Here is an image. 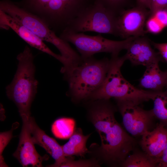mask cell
Returning <instances> with one entry per match:
<instances>
[{
  "instance_id": "obj_18",
  "label": "cell",
  "mask_w": 167,
  "mask_h": 167,
  "mask_svg": "<svg viewBox=\"0 0 167 167\" xmlns=\"http://www.w3.org/2000/svg\"><path fill=\"white\" fill-rule=\"evenodd\" d=\"M152 100L153 107L152 110L154 117L167 127V89L156 92Z\"/></svg>"
},
{
  "instance_id": "obj_8",
  "label": "cell",
  "mask_w": 167,
  "mask_h": 167,
  "mask_svg": "<svg viewBox=\"0 0 167 167\" xmlns=\"http://www.w3.org/2000/svg\"><path fill=\"white\" fill-rule=\"evenodd\" d=\"M59 36L74 45L82 59L102 52L111 53V55H118L122 50H126L135 37L131 36L122 41H116L106 38L101 34L90 36L84 32L75 33L66 29L59 34Z\"/></svg>"
},
{
  "instance_id": "obj_25",
  "label": "cell",
  "mask_w": 167,
  "mask_h": 167,
  "mask_svg": "<svg viewBox=\"0 0 167 167\" xmlns=\"http://www.w3.org/2000/svg\"><path fill=\"white\" fill-rule=\"evenodd\" d=\"M167 5V0H152L149 10L150 15L162 10Z\"/></svg>"
},
{
  "instance_id": "obj_19",
  "label": "cell",
  "mask_w": 167,
  "mask_h": 167,
  "mask_svg": "<svg viewBox=\"0 0 167 167\" xmlns=\"http://www.w3.org/2000/svg\"><path fill=\"white\" fill-rule=\"evenodd\" d=\"M75 122L72 118H62L56 120L51 126V130L54 135L61 139L69 138L75 129Z\"/></svg>"
},
{
  "instance_id": "obj_28",
  "label": "cell",
  "mask_w": 167,
  "mask_h": 167,
  "mask_svg": "<svg viewBox=\"0 0 167 167\" xmlns=\"http://www.w3.org/2000/svg\"><path fill=\"white\" fill-rule=\"evenodd\" d=\"M151 1L152 0H136L137 6L149 10Z\"/></svg>"
},
{
  "instance_id": "obj_2",
  "label": "cell",
  "mask_w": 167,
  "mask_h": 167,
  "mask_svg": "<svg viewBox=\"0 0 167 167\" xmlns=\"http://www.w3.org/2000/svg\"><path fill=\"white\" fill-rule=\"evenodd\" d=\"M109 63L110 60L107 58L98 60L92 56L61 70L68 82V94L73 101L89 99L105 81Z\"/></svg>"
},
{
  "instance_id": "obj_16",
  "label": "cell",
  "mask_w": 167,
  "mask_h": 167,
  "mask_svg": "<svg viewBox=\"0 0 167 167\" xmlns=\"http://www.w3.org/2000/svg\"><path fill=\"white\" fill-rule=\"evenodd\" d=\"M159 62H153L146 66V69L139 81V85L141 88L159 92L163 90L165 88L167 72L160 69Z\"/></svg>"
},
{
  "instance_id": "obj_21",
  "label": "cell",
  "mask_w": 167,
  "mask_h": 167,
  "mask_svg": "<svg viewBox=\"0 0 167 167\" xmlns=\"http://www.w3.org/2000/svg\"><path fill=\"white\" fill-rule=\"evenodd\" d=\"M124 167H156L155 159L144 152H135L129 156L122 164Z\"/></svg>"
},
{
  "instance_id": "obj_22",
  "label": "cell",
  "mask_w": 167,
  "mask_h": 167,
  "mask_svg": "<svg viewBox=\"0 0 167 167\" xmlns=\"http://www.w3.org/2000/svg\"><path fill=\"white\" fill-rule=\"evenodd\" d=\"M99 166V161L95 158L75 161L74 160V157L72 156L66 157L65 161L60 167H89Z\"/></svg>"
},
{
  "instance_id": "obj_26",
  "label": "cell",
  "mask_w": 167,
  "mask_h": 167,
  "mask_svg": "<svg viewBox=\"0 0 167 167\" xmlns=\"http://www.w3.org/2000/svg\"><path fill=\"white\" fill-rule=\"evenodd\" d=\"M150 41L151 44L158 51L162 58L167 62V43H157Z\"/></svg>"
},
{
  "instance_id": "obj_13",
  "label": "cell",
  "mask_w": 167,
  "mask_h": 167,
  "mask_svg": "<svg viewBox=\"0 0 167 167\" xmlns=\"http://www.w3.org/2000/svg\"><path fill=\"white\" fill-rule=\"evenodd\" d=\"M150 40L143 36L135 37L126 49L124 55L126 60L134 66L141 65L146 66L162 58L159 53L151 46Z\"/></svg>"
},
{
  "instance_id": "obj_24",
  "label": "cell",
  "mask_w": 167,
  "mask_h": 167,
  "mask_svg": "<svg viewBox=\"0 0 167 167\" xmlns=\"http://www.w3.org/2000/svg\"><path fill=\"white\" fill-rule=\"evenodd\" d=\"M99 0L106 7L118 15L123 11L121 8V7L126 0Z\"/></svg>"
},
{
  "instance_id": "obj_5",
  "label": "cell",
  "mask_w": 167,
  "mask_h": 167,
  "mask_svg": "<svg viewBox=\"0 0 167 167\" xmlns=\"http://www.w3.org/2000/svg\"><path fill=\"white\" fill-rule=\"evenodd\" d=\"M85 0H24L22 7L42 19L59 34L88 6Z\"/></svg>"
},
{
  "instance_id": "obj_30",
  "label": "cell",
  "mask_w": 167,
  "mask_h": 167,
  "mask_svg": "<svg viewBox=\"0 0 167 167\" xmlns=\"http://www.w3.org/2000/svg\"><path fill=\"white\" fill-rule=\"evenodd\" d=\"M164 9L165 10L167 11V5L165 7Z\"/></svg>"
},
{
  "instance_id": "obj_17",
  "label": "cell",
  "mask_w": 167,
  "mask_h": 167,
  "mask_svg": "<svg viewBox=\"0 0 167 167\" xmlns=\"http://www.w3.org/2000/svg\"><path fill=\"white\" fill-rule=\"evenodd\" d=\"M91 134L85 135L80 128H75L68 142L62 146L64 156L66 157L76 156L83 157L91 152L86 146L87 140Z\"/></svg>"
},
{
  "instance_id": "obj_23",
  "label": "cell",
  "mask_w": 167,
  "mask_h": 167,
  "mask_svg": "<svg viewBox=\"0 0 167 167\" xmlns=\"http://www.w3.org/2000/svg\"><path fill=\"white\" fill-rule=\"evenodd\" d=\"M18 123L13 124L11 129L8 131L1 132L0 134V166L8 167L4 161L2 154L7 145L13 137V130L17 128Z\"/></svg>"
},
{
  "instance_id": "obj_9",
  "label": "cell",
  "mask_w": 167,
  "mask_h": 167,
  "mask_svg": "<svg viewBox=\"0 0 167 167\" xmlns=\"http://www.w3.org/2000/svg\"><path fill=\"white\" fill-rule=\"evenodd\" d=\"M126 130L133 136H142L149 131L153 118L152 109H144L131 101L116 100Z\"/></svg>"
},
{
  "instance_id": "obj_7",
  "label": "cell",
  "mask_w": 167,
  "mask_h": 167,
  "mask_svg": "<svg viewBox=\"0 0 167 167\" xmlns=\"http://www.w3.org/2000/svg\"><path fill=\"white\" fill-rule=\"evenodd\" d=\"M118 16L97 0L82 11L66 29L75 33L92 32L118 36Z\"/></svg>"
},
{
  "instance_id": "obj_15",
  "label": "cell",
  "mask_w": 167,
  "mask_h": 167,
  "mask_svg": "<svg viewBox=\"0 0 167 167\" xmlns=\"http://www.w3.org/2000/svg\"><path fill=\"white\" fill-rule=\"evenodd\" d=\"M141 136L140 144L144 152L156 162L167 142V127L160 123L152 131H147Z\"/></svg>"
},
{
  "instance_id": "obj_14",
  "label": "cell",
  "mask_w": 167,
  "mask_h": 167,
  "mask_svg": "<svg viewBox=\"0 0 167 167\" xmlns=\"http://www.w3.org/2000/svg\"><path fill=\"white\" fill-rule=\"evenodd\" d=\"M29 125L32 139L34 144L44 148L55 160V163L48 167H59L65 161L62 146L54 138L47 135L37 125L34 118L30 116Z\"/></svg>"
},
{
  "instance_id": "obj_10",
  "label": "cell",
  "mask_w": 167,
  "mask_h": 167,
  "mask_svg": "<svg viewBox=\"0 0 167 167\" xmlns=\"http://www.w3.org/2000/svg\"><path fill=\"white\" fill-rule=\"evenodd\" d=\"M149 15V10L138 6L123 10L117 17L118 36L125 39L131 36H143L147 33L144 28Z\"/></svg>"
},
{
  "instance_id": "obj_1",
  "label": "cell",
  "mask_w": 167,
  "mask_h": 167,
  "mask_svg": "<svg viewBox=\"0 0 167 167\" xmlns=\"http://www.w3.org/2000/svg\"><path fill=\"white\" fill-rule=\"evenodd\" d=\"M115 111L109 100H99L91 103L88 114L101 139L95 152L96 157L111 166H121L134 150L136 141L116 121Z\"/></svg>"
},
{
  "instance_id": "obj_3",
  "label": "cell",
  "mask_w": 167,
  "mask_h": 167,
  "mask_svg": "<svg viewBox=\"0 0 167 167\" xmlns=\"http://www.w3.org/2000/svg\"><path fill=\"white\" fill-rule=\"evenodd\" d=\"M17 59V69L12 81L6 88V94L17 106L21 118H29L38 83L35 78L34 57L28 46L18 54Z\"/></svg>"
},
{
  "instance_id": "obj_6",
  "label": "cell",
  "mask_w": 167,
  "mask_h": 167,
  "mask_svg": "<svg viewBox=\"0 0 167 167\" xmlns=\"http://www.w3.org/2000/svg\"><path fill=\"white\" fill-rule=\"evenodd\" d=\"M0 10L15 19L43 41L53 44L63 57H68L73 53L74 49L69 42L57 36L48 25L37 15L9 0L0 1Z\"/></svg>"
},
{
  "instance_id": "obj_29",
  "label": "cell",
  "mask_w": 167,
  "mask_h": 167,
  "mask_svg": "<svg viewBox=\"0 0 167 167\" xmlns=\"http://www.w3.org/2000/svg\"><path fill=\"white\" fill-rule=\"evenodd\" d=\"M166 71L167 72V79L165 88L166 89H167V70H166Z\"/></svg>"
},
{
  "instance_id": "obj_12",
  "label": "cell",
  "mask_w": 167,
  "mask_h": 167,
  "mask_svg": "<svg viewBox=\"0 0 167 167\" xmlns=\"http://www.w3.org/2000/svg\"><path fill=\"white\" fill-rule=\"evenodd\" d=\"M0 28H11L31 46L54 58L62 64L66 60L60 54H55L51 50L39 37L20 24L15 19L0 10Z\"/></svg>"
},
{
  "instance_id": "obj_27",
  "label": "cell",
  "mask_w": 167,
  "mask_h": 167,
  "mask_svg": "<svg viewBox=\"0 0 167 167\" xmlns=\"http://www.w3.org/2000/svg\"><path fill=\"white\" fill-rule=\"evenodd\" d=\"M156 167H167V142L160 156L156 160Z\"/></svg>"
},
{
  "instance_id": "obj_20",
  "label": "cell",
  "mask_w": 167,
  "mask_h": 167,
  "mask_svg": "<svg viewBox=\"0 0 167 167\" xmlns=\"http://www.w3.org/2000/svg\"><path fill=\"white\" fill-rule=\"evenodd\" d=\"M147 32L157 34L167 27V11L165 9L150 14L146 23Z\"/></svg>"
},
{
  "instance_id": "obj_11",
  "label": "cell",
  "mask_w": 167,
  "mask_h": 167,
  "mask_svg": "<svg viewBox=\"0 0 167 167\" xmlns=\"http://www.w3.org/2000/svg\"><path fill=\"white\" fill-rule=\"evenodd\" d=\"M29 118H22L23 125L19 141L13 156L23 167H27L29 165L32 167H42V162L48 160L49 156L47 155L42 156L36 151L30 132L28 122Z\"/></svg>"
},
{
  "instance_id": "obj_4",
  "label": "cell",
  "mask_w": 167,
  "mask_h": 167,
  "mask_svg": "<svg viewBox=\"0 0 167 167\" xmlns=\"http://www.w3.org/2000/svg\"><path fill=\"white\" fill-rule=\"evenodd\" d=\"M126 60L124 55H111L105 79L101 86L91 96L92 101L109 100L131 101L137 104L152 99L156 92L138 88L132 85L122 76L121 68Z\"/></svg>"
}]
</instances>
